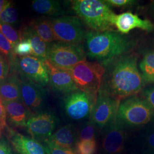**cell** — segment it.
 I'll return each mask as SVG.
<instances>
[{
    "label": "cell",
    "mask_w": 154,
    "mask_h": 154,
    "mask_svg": "<svg viewBox=\"0 0 154 154\" xmlns=\"http://www.w3.org/2000/svg\"><path fill=\"white\" fill-rule=\"evenodd\" d=\"M143 97L154 110V85L143 90Z\"/></svg>",
    "instance_id": "obj_35"
},
{
    "label": "cell",
    "mask_w": 154,
    "mask_h": 154,
    "mask_svg": "<svg viewBox=\"0 0 154 154\" xmlns=\"http://www.w3.org/2000/svg\"><path fill=\"white\" fill-rule=\"evenodd\" d=\"M44 62L48 70L49 82L53 88L59 92L66 94L78 90L69 72L55 67L48 60Z\"/></svg>",
    "instance_id": "obj_12"
},
{
    "label": "cell",
    "mask_w": 154,
    "mask_h": 154,
    "mask_svg": "<svg viewBox=\"0 0 154 154\" xmlns=\"http://www.w3.org/2000/svg\"><path fill=\"white\" fill-rule=\"evenodd\" d=\"M13 53L16 56L32 55L33 49L30 41L28 39H21L14 48Z\"/></svg>",
    "instance_id": "obj_27"
},
{
    "label": "cell",
    "mask_w": 154,
    "mask_h": 154,
    "mask_svg": "<svg viewBox=\"0 0 154 154\" xmlns=\"http://www.w3.org/2000/svg\"><path fill=\"white\" fill-rule=\"evenodd\" d=\"M144 83L154 73V50L147 52L139 64Z\"/></svg>",
    "instance_id": "obj_23"
},
{
    "label": "cell",
    "mask_w": 154,
    "mask_h": 154,
    "mask_svg": "<svg viewBox=\"0 0 154 154\" xmlns=\"http://www.w3.org/2000/svg\"><path fill=\"white\" fill-rule=\"evenodd\" d=\"M24 78L42 86L49 82V75L44 61L32 55H14L11 61Z\"/></svg>",
    "instance_id": "obj_8"
},
{
    "label": "cell",
    "mask_w": 154,
    "mask_h": 154,
    "mask_svg": "<svg viewBox=\"0 0 154 154\" xmlns=\"http://www.w3.org/2000/svg\"><path fill=\"white\" fill-rule=\"evenodd\" d=\"M146 146L150 154H154V117L147 131Z\"/></svg>",
    "instance_id": "obj_31"
},
{
    "label": "cell",
    "mask_w": 154,
    "mask_h": 154,
    "mask_svg": "<svg viewBox=\"0 0 154 154\" xmlns=\"http://www.w3.org/2000/svg\"><path fill=\"white\" fill-rule=\"evenodd\" d=\"M57 123L55 116L50 112L33 116L28 121L26 128L33 138L48 139L53 134Z\"/></svg>",
    "instance_id": "obj_11"
},
{
    "label": "cell",
    "mask_w": 154,
    "mask_h": 154,
    "mask_svg": "<svg viewBox=\"0 0 154 154\" xmlns=\"http://www.w3.org/2000/svg\"><path fill=\"white\" fill-rule=\"evenodd\" d=\"M33 10L36 13L48 15L58 16L62 13L61 3L54 0H34L32 2Z\"/></svg>",
    "instance_id": "obj_22"
},
{
    "label": "cell",
    "mask_w": 154,
    "mask_h": 154,
    "mask_svg": "<svg viewBox=\"0 0 154 154\" xmlns=\"http://www.w3.org/2000/svg\"><path fill=\"white\" fill-rule=\"evenodd\" d=\"M18 14L15 6L9 2L0 13V22L6 24H13L17 21Z\"/></svg>",
    "instance_id": "obj_25"
},
{
    "label": "cell",
    "mask_w": 154,
    "mask_h": 154,
    "mask_svg": "<svg viewBox=\"0 0 154 154\" xmlns=\"http://www.w3.org/2000/svg\"><path fill=\"white\" fill-rule=\"evenodd\" d=\"M85 39L87 55L102 63L126 54L134 44L132 40L116 31L89 32Z\"/></svg>",
    "instance_id": "obj_2"
},
{
    "label": "cell",
    "mask_w": 154,
    "mask_h": 154,
    "mask_svg": "<svg viewBox=\"0 0 154 154\" xmlns=\"http://www.w3.org/2000/svg\"><path fill=\"white\" fill-rule=\"evenodd\" d=\"M102 63L106 68L100 90L121 100L134 96L143 88L136 55L126 54Z\"/></svg>",
    "instance_id": "obj_1"
},
{
    "label": "cell",
    "mask_w": 154,
    "mask_h": 154,
    "mask_svg": "<svg viewBox=\"0 0 154 154\" xmlns=\"http://www.w3.org/2000/svg\"><path fill=\"white\" fill-rule=\"evenodd\" d=\"M66 70L70 73L78 90L88 95L93 107L105 74L104 66L98 62L85 61Z\"/></svg>",
    "instance_id": "obj_4"
},
{
    "label": "cell",
    "mask_w": 154,
    "mask_h": 154,
    "mask_svg": "<svg viewBox=\"0 0 154 154\" xmlns=\"http://www.w3.org/2000/svg\"><path fill=\"white\" fill-rule=\"evenodd\" d=\"M114 25L118 32L123 34L130 33L134 29H140L147 32L154 30V24L149 20H143L130 11L116 14Z\"/></svg>",
    "instance_id": "obj_13"
},
{
    "label": "cell",
    "mask_w": 154,
    "mask_h": 154,
    "mask_svg": "<svg viewBox=\"0 0 154 154\" xmlns=\"http://www.w3.org/2000/svg\"><path fill=\"white\" fill-rule=\"evenodd\" d=\"M11 142L14 149L20 154H46L42 145L35 139L21 134H12Z\"/></svg>",
    "instance_id": "obj_17"
},
{
    "label": "cell",
    "mask_w": 154,
    "mask_h": 154,
    "mask_svg": "<svg viewBox=\"0 0 154 154\" xmlns=\"http://www.w3.org/2000/svg\"><path fill=\"white\" fill-rule=\"evenodd\" d=\"M154 117V110L149 102L134 95L121 102L116 121L123 127L140 126L149 123Z\"/></svg>",
    "instance_id": "obj_5"
},
{
    "label": "cell",
    "mask_w": 154,
    "mask_h": 154,
    "mask_svg": "<svg viewBox=\"0 0 154 154\" xmlns=\"http://www.w3.org/2000/svg\"><path fill=\"white\" fill-rule=\"evenodd\" d=\"M0 53L6 56L8 60L11 61L14 57L13 53V48L9 42L6 38L0 32Z\"/></svg>",
    "instance_id": "obj_30"
},
{
    "label": "cell",
    "mask_w": 154,
    "mask_h": 154,
    "mask_svg": "<svg viewBox=\"0 0 154 154\" xmlns=\"http://www.w3.org/2000/svg\"><path fill=\"white\" fill-rule=\"evenodd\" d=\"M153 11H154V4H153Z\"/></svg>",
    "instance_id": "obj_38"
},
{
    "label": "cell",
    "mask_w": 154,
    "mask_h": 154,
    "mask_svg": "<svg viewBox=\"0 0 154 154\" xmlns=\"http://www.w3.org/2000/svg\"><path fill=\"white\" fill-rule=\"evenodd\" d=\"M105 2L109 6L114 8H126L132 5L135 3L133 0H104Z\"/></svg>",
    "instance_id": "obj_33"
},
{
    "label": "cell",
    "mask_w": 154,
    "mask_h": 154,
    "mask_svg": "<svg viewBox=\"0 0 154 154\" xmlns=\"http://www.w3.org/2000/svg\"><path fill=\"white\" fill-rule=\"evenodd\" d=\"M6 112L3 102L0 99V138L6 126Z\"/></svg>",
    "instance_id": "obj_34"
},
{
    "label": "cell",
    "mask_w": 154,
    "mask_h": 154,
    "mask_svg": "<svg viewBox=\"0 0 154 154\" xmlns=\"http://www.w3.org/2000/svg\"><path fill=\"white\" fill-rule=\"evenodd\" d=\"M66 114L74 120L85 118L91 113L93 104L88 95L82 91L69 94L64 102Z\"/></svg>",
    "instance_id": "obj_10"
},
{
    "label": "cell",
    "mask_w": 154,
    "mask_h": 154,
    "mask_svg": "<svg viewBox=\"0 0 154 154\" xmlns=\"http://www.w3.org/2000/svg\"><path fill=\"white\" fill-rule=\"evenodd\" d=\"M21 98L23 103L29 110H36L41 107L45 98L42 86L27 79H20Z\"/></svg>",
    "instance_id": "obj_15"
},
{
    "label": "cell",
    "mask_w": 154,
    "mask_h": 154,
    "mask_svg": "<svg viewBox=\"0 0 154 154\" xmlns=\"http://www.w3.org/2000/svg\"><path fill=\"white\" fill-rule=\"evenodd\" d=\"M71 2L72 9L93 32L114 31L116 14L105 1L74 0Z\"/></svg>",
    "instance_id": "obj_3"
},
{
    "label": "cell",
    "mask_w": 154,
    "mask_h": 154,
    "mask_svg": "<svg viewBox=\"0 0 154 154\" xmlns=\"http://www.w3.org/2000/svg\"><path fill=\"white\" fill-rule=\"evenodd\" d=\"M56 41L66 44L80 45L86 39V33L78 17L65 16L51 20Z\"/></svg>",
    "instance_id": "obj_7"
},
{
    "label": "cell",
    "mask_w": 154,
    "mask_h": 154,
    "mask_svg": "<svg viewBox=\"0 0 154 154\" xmlns=\"http://www.w3.org/2000/svg\"><path fill=\"white\" fill-rule=\"evenodd\" d=\"M0 32L9 41L13 49L21 40V33L17 31L11 25L0 22Z\"/></svg>",
    "instance_id": "obj_24"
},
{
    "label": "cell",
    "mask_w": 154,
    "mask_h": 154,
    "mask_svg": "<svg viewBox=\"0 0 154 154\" xmlns=\"http://www.w3.org/2000/svg\"><path fill=\"white\" fill-rule=\"evenodd\" d=\"M47 140L62 148L73 149L75 135L72 127L71 125H66L58 129Z\"/></svg>",
    "instance_id": "obj_20"
},
{
    "label": "cell",
    "mask_w": 154,
    "mask_h": 154,
    "mask_svg": "<svg viewBox=\"0 0 154 154\" xmlns=\"http://www.w3.org/2000/svg\"><path fill=\"white\" fill-rule=\"evenodd\" d=\"M0 99L2 102L21 100L20 79L18 77L13 75L0 84Z\"/></svg>",
    "instance_id": "obj_19"
},
{
    "label": "cell",
    "mask_w": 154,
    "mask_h": 154,
    "mask_svg": "<svg viewBox=\"0 0 154 154\" xmlns=\"http://www.w3.org/2000/svg\"><path fill=\"white\" fill-rule=\"evenodd\" d=\"M106 128L103 139V149L107 154L120 153L124 148L126 137L124 127L116 121Z\"/></svg>",
    "instance_id": "obj_14"
},
{
    "label": "cell",
    "mask_w": 154,
    "mask_h": 154,
    "mask_svg": "<svg viewBox=\"0 0 154 154\" xmlns=\"http://www.w3.org/2000/svg\"><path fill=\"white\" fill-rule=\"evenodd\" d=\"M77 154H95L97 151L95 140H79L75 149Z\"/></svg>",
    "instance_id": "obj_26"
},
{
    "label": "cell",
    "mask_w": 154,
    "mask_h": 154,
    "mask_svg": "<svg viewBox=\"0 0 154 154\" xmlns=\"http://www.w3.org/2000/svg\"><path fill=\"white\" fill-rule=\"evenodd\" d=\"M10 66L6 58L0 53V84L8 78Z\"/></svg>",
    "instance_id": "obj_32"
},
{
    "label": "cell",
    "mask_w": 154,
    "mask_h": 154,
    "mask_svg": "<svg viewBox=\"0 0 154 154\" xmlns=\"http://www.w3.org/2000/svg\"><path fill=\"white\" fill-rule=\"evenodd\" d=\"M29 26L47 44H50L56 41L51 20L45 18L35 19L30 22Z\"/></svg>",
    "instance_id": "obj_21"
},
{
    "label": "cell",
    "mask_w": 154,
    "mask_h": 154,
    "mask_svg": "<svg viewBox=\"0 0 154 154\" xmlns=\"http://www.w3.org/2000/svg\"><path fill=\"white\" fill-rule=\"evenodd\" d=\"M121 99L100 90L91 112V120L99 128L109 126L116 121Z\"/></svg>",
    "instance_id": "obj_9"
},
{
    "label": "cell",
    "mask_w": 154,
    "mask_h": 154,
    "mask_svg": "<svg viewBox=\"0 0 154 154\" xmlns=\"http://www.w3.org/2000/svg\"><path fill=\"white\" fill-rule=\"evenodd\" d=\"M21 39H28L32 45L34 55L39 59L45 61L48 60L49 44L41 38L32 28L28 26L21 33Z\"/></svg>",
    "instance_id": "obj_18"
},
{
    "label": "cell",
    "mask_w": 154,
    "mask_h": 154,
    "mask_svg": "<svg viewBox=\"0 0 154 154\" xmlns=\"http://www.w3.org/2000/svg\"><path fill=\"white\" fill-rule=\"evenodd\" d=\"M0 154H13L10 147L4 140H0Z\"/></svg>",
    "instance_id": "obj_36"
},
{
    "label": "cell",
    "mask_w": 154,
    "mask_h": 154,
    "mask_svg": "<svg viewBox=\"0 0 154 154\" xmlns=\"http://www.w3.org/2000/svg\"><path fill=\"white\" fill-rule=\"evenodd\" d=\"M95 126V125L92 121L84 125L79 132V140H94Z\"/></svg>",
    "instance_id": "obj_29"
},
{
    "label": "cell",
    "mask_w": 154,
    "mask_h": 154,
    "mask_svg": "<svg viewBox=\"0 0 154 154\" xmlns=\"http://www.w3.org/2000/svg\"><path fill=\"white\" fill-rule=\"evenodd\" d=\"M8 120L15 126L26 127L32 114L21 100L3 102Z\"/></svg>",
    "instance_id": "obj_16"
},
{
    "label": "cell",
    "mask_w": 154,
    "mask_h": 154,
    "mask_svg": "<svg viewBox=\"0 0 154 154\" xmlns=\"http://www.w3.org/2000/svg\"><path fill=\"white\" fill-rule=\"evenodd\" d=\"M87 54L80 45L54 42L49 44L48 60L54 66L68 70L77 64L86 61Z\"/></svg>",
    "instance_id": "obj_6"
},
{
    "label": "cell",
    "mask_w": 154,
    "mask_h": 154,
    "mask_svg": "<svg viewBox=\"0 0 154 154\" xmlns=\"http://www.w3.org/2000/svg\"><path fill=\"white\" fill-rule=\"evenodd\" d=\"M154 83V73L144 82V85L146 84H153Z\"/></svg>",
    "instance_id": "obj_37"
},
{
    "label": "cell",
    "mask_w": 154,
    "mask_h": 154,
    "mask_svg": "<svg viewBox=\"0 0 154 154\" xmlns=\"http://www.w3.org/2000/svg\"><path fill=\"white\" fill-rule=\"evenodd\" d=\"M43 146L46 154H77L74 149L62 148L51 143L47 139L45 140Z\"/></svg>",
    "instance_id": "obj_28"
}]
</instances>
